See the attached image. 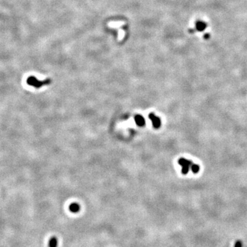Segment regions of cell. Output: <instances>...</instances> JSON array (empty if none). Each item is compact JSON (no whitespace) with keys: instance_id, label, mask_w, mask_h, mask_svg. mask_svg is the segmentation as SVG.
<instances>
[{"instance_id":"obj_7","label":"cell","mask_w":247,"mask_h":247,"mask_svg":"<svg viewBox=\"0 0 247 247\" xmlns=\"http://www.w3.org/2000/svg\"><path fill=\"white\" fill-rule=\"evenodd\" d=\"M196 28L199 31L204 30L206 28V23L203 22H198L196 23Z\"/></svg>"},{"instance_id":"obj_9","label":"cell","mask_w":247,"mask_h":247,"mask_svg":"<svg viewBox=\"0 0 247 247\" xmlns=\"http://www.w3.org/2000/svg\"><path fill=\"white\" fill-rule=\"evenodd\" d=\"M234 247H242V242L240 240L236 241Z\"/></svg>"},{"instance_id":"obj_3","label":"cell","mask_w":247,"mask_h":247,"mask_svg":"<svg viewBox=\"0 0 247 247\" xmlns=\"http://www.w3.org/2000/svg\"><path fill=\"white\" fill-rule=\"evenodd\" d=\"M149 118L151 120L152 126L154 128H159L161 127V119L159 117H157L154 113H150Z\"/></svg>"},{"instance_id":"obj_4","label":"cell","mask_w":247,"mask_h":247,"mask_svg":"<svg viewBox=\"0 0 247 247\" xmlns=\"http://www.w3.org/2000/svg\"><path fill=\"white\" fill-rule=\"evenodd\" d=\"M135 121L139 127H143L145 125V120L141 115H136L135 116Z\"/></svg>"},{"instance_id":"obj_1","label":"cell","mask_w":247,"mask_h":247,"mask_svg":"<svg viewBox=\"0 0 247 247\" xmlns=\"http://www.w3.org/2000/svg\"><path fill=\"white\" fill-rule=\"evenodd\" d=\"M26 82H27V84L28 85L32 86H33V87H35L36 89H39V88H41V86H43L44 85H49V84H50L51 80L46 79L45 80H39L35 77V76H30L28 78Z\"/></svg>"},{"instance_id":"obj_2","label":"cell","mask_w":247,"mask_h":247,"mask_svg":"<svg viewBox=\"0 0 247 247\" xmlns=\"http://www.w3.org/2000/svg\"><path fill=\"white\" fill-rule=\"evenodd\" d=\"M178 164L182 167L181 172L183 174H187L190 170L191 165L193 164V161L190 160L186 159L185 158H180L178 159Z\"/></svg>"},{"instance_id":"obj_8","label":"cell","mask_w":247,"mask_h":247,"mask_svg":"<svg viewBox=\"0 0 247 247\" xmlns=\"http://www.w3.org/2000/svg\"><path fill=\"white\" fill-rule=\"evenodd\" d=\"M190 170H191V171H192L193 173H194V174H196V173H198L199 172V170H200L199 165L194 164V163H193V164L191 165V166L190 167Z\"/></svg>"},{"instance_id":"obj_5","label":"cell","mask_w":247,"mask_h":247,"mask_svg":"<svg viewBox=\"0 0 247 247\" xmlns=\"http://www.w3.org/2000/svg\"><path fill=\"white\" fill-rule=\"evenodd\" d=\"M69 209L70 210V211H72V213H77L80 211V207L78 203H73L70 205Z\"/></svg>"},{"instance_id":"obj_6","label":"cell","mask_w":247,"mask_h":247,"mask_svg":"<svg viewBox=\"0 0 247 247\" xmlns=\"http://www.w3.org/2000/svg\"><path fill=\"white\" fill-rule=\"evenodd\" d=\"M58 246V240L56 237H52L49 240L48 246L49 247H57Z\"/></svg>"}]
</instances>
